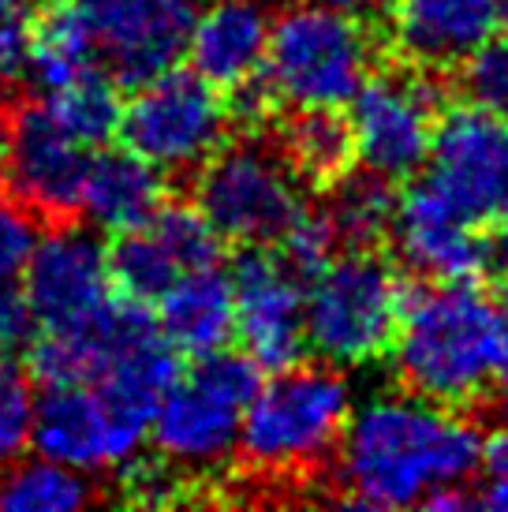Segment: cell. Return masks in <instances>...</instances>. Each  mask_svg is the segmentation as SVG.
Wrapping results in <instances>:
<instances>
[{
    "mask_svg": "<svg viewBox=\"0 0 508 512\" xmlns=\"http://www.w3.org/2000/svg\"><path fill=\"white\" fill-rule=\"evenodd\" d=\"M426 184L475 228L508 221V120L467 105L438 120L426 154Z\"/></svg>",
    "mask_w": 508,
    "mask_h": 512,
    "instance_id": "obj_11",
    "label": "cell"
},
{
    "mask_svg": "<svg viewBox=\"0 0 508 512\" xmlns=\"http://www.w3.org/2000/svg\"><path fill=\"white\" fill-rule=\"evenodd\" d=\"M352 385L329 363H292L258 382L236 453L258 475H296L337 453L352 415Z\"/></svg>",
    "mask_w": 508,
    "mask_h": 512,
    "instance_id": "obj_3",
    "label": "cell"
},
{
    "mask_svg": "<svg viewBox=\"0 0 508 512\" xmlns=\"http://www.w3.org/2000/svg\"><path fill=\"white\" fill-rule=\"evenodd\" d=\"M217 258H221V236L206 225V217L195 206H180L169 199L157 206L154 217H146L127 232H116L113 243L105 247L109 285L146 307H154L172 281H180L198 266H213Z\"/></svg>",
    "mask_w": 508,
    "mask_h": 512,
    "instance_id": "obj_12",
    "label": "cell"
},
{
    "mask_svg": "<svg viewBox=\"0 0 508 512\" xmlns=\"http://www.w3.org/2000/svg\"><path fill=\"white\" fill-rule=\"evenodd\" d=\"M475 501L494 512H508V471L505 475H490V483L482 486V494Z\"/></svg>",
    "mask_w": 508,
    "mask_h": 512,
    "instance_id": "obj_37",
    "label": "cell"
},
{
    "mask_svg": "<svg viewBox=\"0 0 508 512\" xmlns=\"http://www.w3.org/2000/svg\"><path fill=\"white\" fill-rule=\"evenodd\" d=\"M262 370L228 348L191 356L161 393L146 441L161 464L187 475H210L236 456L243 412Z\"/></svg>",
    "mask_w": 508,
    "mask_h": 512,
    "instance_id": "obj_4",
    "label": "cell"
},
{
    "mask_svg": "<svg viewBox=\"0 0 508 512\" xmlns=\"http://www.w3.org/2000/svg\"><path fill=\"white\" fill-rule=\"evenodd\" d=\"M202 0H71L94 64L120 90L176 68Z\"/></svg>",
    "mask_w": 508,
    "mask_h": 512,
    "instance_id": "obj_10",
    "label": "cell"
},
{
    "mask_svg": "<svg viewBox=\"0 0 508 512\" xmlns=\"http://www.w3.org/2000/svg\"><path fill=\"white\" fill-rule=\"evenodd\" d=\"M228 98L191 68H169L131 86L120 113V139L127 150L165 172H195L228 139Z\"/></svg>",
    "mask_w": 508,
    "mask_h": 512,
    "instance_id": "obj_8",
    "label": "cell"
},
{
    "mask_svg": "<svg viewBox=\"0 0 508 512\" xmlns=\"http://www.w3.org/2000/svg\"><path fill=\"white\" fill-rule=\"evenodd\" d=\"M157 329L180 356H206L236 337L232 277L217 262L198 266L157 296Z\"/></svg>",
    "mask_w": 508,
    "mask_h": 512,
    "instance_id": "obj_21",
    "label": "cell"
},
{
    "mask_svg": "<svg viewBox=\"0 0 508 512\" xmlns=\"http://www.w3.org/2000/svg\"><path fill=\"white\" fill-rule=\"evenodd\" d=\"M277 243H281V258L299 277H311L314 270H322L340 247L329 217L322 210H307V206L299 210L292 225L284 228V236Z\"/></svg>",
    "mask_w": 508,
    "mask_h": 512,
    "instance_id": "obj_29",
    "label": "cell"
},
{
    "mask_svg": "<svg viewBox=\"0 0 508 512\" xmlns=\"http://www.w3.org/2000/svg\"><path fill=\"white\" fill-rule=\"evenodd\" d=\"M34 8L30 0H0V90L27 83Z\"/></svg>",
    "mask_w": 508,
    "mask_h": 512,
    "instance_id": "obj_31",
    "label": "cell"
},
{
    "mask_svg": "<svg viewBox=\"0 0 508 512\" xmlns=\"http://www.w3.org/2000/svg\"><path fill=\"white\" fill-rule=\"evenodd\" d=\"M113 296L105 243L79 225H60L38 236L27 266L19 273V299L27 307L30 329L64 326L98 311Z\"/></svg>",
    "mask_w": 508,
    "mask_h": 512,
    "instance_id": "obj_15",
    "label": "cell"
},
{
    "mask_svg": "<svg viewBox=\"0 0 508 512\" xmlns=\"http://www.w3.org/2000/svg\"><path fill=\"white\" fill-rule=\"evenodd\" d=\"M8 146H12V116L0 105V184H4V165H8Z\"/></svg>",
    "mask_w": 508,
    "mask_h": 512,
    "instance_id": "obj_39",
    "label": "cell"
},
{
    "mask_svg": "<svg viewBox=\"0 0 508 512\" xmlns=\"http://www.w3.org/2000/svg\"><path fill=\"white\" fill-rule=\"evenodd\" d=\"M236 337L258 370H284L307 352L303 337V277L266 247H243L232 266Z\"/></svg>",
    "mask_w": 508,
    "mask_h": 512,
    "instance_id": "obj_14",
    "label": "cell"
},
{
    "mask_svg": "<svg viewBox=\"0 0 508 512\" xmlns=\"http://www.w3.org/2000/svg\"><path fill=\"white\" fill-rule=\"evenodd\" d=\"M169 199V180L165 172L150 165L146 157L135 150H105L90 157V169L83 180V199H79V214L101 232H127V228L142 225L146 217Z\"/></svg>",
    "mask_w": 508,
    "mask_h": 512,
    "instance_id": "obj_22",
    "label": "cell"
},
{
    "mask_svg": "<svg viewBox=\"0 0 508 512\" xmlns=\"http://www.w3.org/2000/svg\"><path fill=\"white\" fill-rule=\"evenodd\" d=\"M374 68V38L359 15L329 4H292L269 23L258 79L288 109H344Z\"/></svg>",
    "mask_w": 508,
    "mask_h": 512,
    "instance_id": "obj_5",
    "label": "cell"
},
{
    "mask_svg": "<svg viewBox=\"0 0 508 512\" xmlns=\"http://www.w3.org/2000/svg\"><path fill=\"white\" fill-rule=\"evenodd\" d=\"M42 105L71 139H79L90 150L113 143L120 131V113H124L120 86L105 72H86L57 90H45Z\"/></svg>",
    "mask_w": 508,
    "mask_h": 512,
    "instance_id": "obj_26",
    "label": "cell"
},
{
    "mask_svg": "<svg viewBox=\"0 0 508 512\" xmlns=\"http://www.w3.org/2000/svg\"><path fill=\"white\" fill-rule=\"evenodd\" d=\"M154 314L146 303L127 296H109L98 311L83 314L64 326H38L27 337V370L42 385H90L109 367L116 348L146 326Z\"/></svg>",
    "mask_w": 508,
    "mask_h": 512,
    "instance_id": "obj_17",
    "label": "cell"
},
{
    "mask_svg": "<svg viewBox=\"0 0 508 512\" xmlns=\"http://www.w3.org/2000/svg\"><path fill=\"white\" fill-rule=\"evenodd\" d=\"M486 475H505L508 471V419L494 434H486L482 438V464H479Z\"/></svg>",
    "mask_w": 508,
    "mask_h": 512,
    "instance_id": "obj_34",
    "label": "cell"
},
{
    "mask_svg": "<svg viewBox=\"0 0 508 512\" xmlns=\"http://www.w3.org/2000/svg\"><path fill=\"white\" fill-rule=\"evenodd\" d=\"M385 27L408 68L445 72L494 38L505 19L497 0H389Z\"/></svg>",
    "mask_w": 508,
    "mask_h": 512,
    "instance_id": "obj_18",
    "label": "cell"
},
{
    "mask_svg": "<svg viewBox=\"0 0 508 512\" xmlns=\"http://www.w3.org/2000/svg\"><path fill=\"white\" fill-rule=\"evenodd\" d=\"M490 385L497 389V400L505 404V419H508V314H505V326H501V341H497V356H494V374H490Z\"/></svg>",
    "mask_w": 508,
    "mask_h": 512,
    "instance_id": "obj_36",
    "label": "cell"
},
{
    "mask_svg": "<svg viewBox=\"0 0 508 512\" xmlns=\"http://www.w3.org/2000/svg\"><path fill=\"white\" fill-rule=\"evenodd\" d=\"M142 445L146 434L124 423L94 385H45L34 397L30 449L45 460L98 475L127 468Z\"/></svg>",
    "mask_w": 508,
    "mask_h": 512,
    "instance_id": "obj_13",
    "label": "cell"
},
{
    "mask_svg": "<svg viewBox=\"0 0 508 512\" xmlns=\"http://www.w3.org/2000/svg\"><path fill=\"white\" fill-rule=\"evenodd\" d=\"M329 195V206L322 214L329 217V225L337 232V240L344 247H374L378 240L389 236V225H393V210H396V195L393 184L381 180L374 172H344Z\"/></svg>",
    "mask_w": 508,
    "mask_h": 512,
    "instance_id": "obj_27",
    "label": "cell"
},
{
    "mask_svg": "<svg viewBox=\"0 0 508 512\" xmlns=\"http://www.w3.org/2000/svg\"><path fill=\"white\" fill-rule=\"evenodd\" d=\"M30 423H34L30 382L19 370L0 363V471L30 449Z\"/></svg>",
    "mask_w": 508,
    "mask_h": 512,
    "instance_id": "obj_30",
    "label": "cell"
},
{
    "mask_svg": "<svg viewBox=\"0 0 508 512\" xmlns=\"http://www.w3.org/2000/svg\"><path fill=\"white\" fill-rule=\"evenodd\" d=\"M303 285V337L329 367L389 356L408 285L370 247L333 255Z\"/></svg>",
    "mask_w": 508,
    "mask_h": 512,
    "instance_id": "obj_6",
    "label": "cell"
},
{
    "mask_svg": "<svg viewBox=\"0 0 508 512\" xmlns=\"http://www.w3.org/2000/svg\"><path fill=\"white\" fill-rule=\"evenodd\" d=\"M90 157L94 150L71 139L38 101V105L19 109V116L12 120L4 184L12 187L15 202H23L30 214L68 221L79 214Z\"/></svg>",
    "mask_w": 508,
    "mask_h": 512,
    "instance_id": "obj_16",
    "label": "cell"
},
{
    "mask_svg": "<svg viewBox=\"0 0 508 512\" xmlns=\"http://www.w3.org/2000/svg\"><path fill=\"white\" fill-rule=\"evenodd\" d=\"M86 72H101V68L94 64V53H90V42H86L71 0H45L42 12H34L27 79L42 90H57Z\"/></svg>",
    "mask_w": 508,
    "mask_h": 512,
    "instance_id": "obj_24",
    "label": "cell"
},
{
    "mask_svg": "<svg viewBox=\"0 0 508 512\" xmlns=\"http://www.w3.org/2000/svg\"><path fill=\"white\" fill-rule=\"evenodd\" d=\"M348 105L355 161L363 169L389 184H404L423 172L441 113L438 79L419 68L367 75Z\"/></svg>",
    "mask_w": 508,
    "mask_h": 512,
    "instance_id": "obj_9",
    "label": "cell"
},
{
    "mask_svg": "<svg viewBox=\"0 0 508 512\" xmlns=\"http://www.w3.org/2000/svg\"><path fill=\"white\" fill-rule=\"evenodd\" d=\"M505 311L471 281L408 292L393 337V363L408 393L456 408L482 397L494 374Z\"/></svg>",
    "mask_w": 508,
    "mask_h": 512,
    "instance_id": "obj_2",
    "label": "cell"
},
{
    "mask_svg": "<svg viewBox=\"0 0 508 512\" xmlns=\"http://www.w3.org/2000/svg\"><path fill=\"white\" fill-rule=\"evenodd\" d=\"M281 154L303 184H337L355 165L348 116H340V109H296L281 135Z\"/></svg>",
    "mask_w": 508,
    "mask_h": 512,
    "instance_id": "obj_23",
    "label": "cell"
},
{
    "mask_svg": "<svg viewBox=\"0 0 508 512\" xmlns=\"http://www.w3.org/2000/svg\"><path fill=\"white\" fill-rule=\"evenodd\" d=\"M482 464V434L464 415L415 393H381L352 408L337 445V486L359 509H423L467 486Z\"/></svg>",
    "mask_w": 508,
    "mask_h": 512,
    "instance_id": "obj_1",
    "label": "cell"
},
{
    "mask_svg": "<svg viewBox=\"0 0 508 512\" xmlns=\"http://www.w3.org/2000/svg\"><path fill=\"white\" fill-rule=\"evenodd\" d=\"M501 311L508 314V273H501Z\"/></svg>",
    "mask_w": 508,
    "mask_h": 512,
    "instance_id": "obj_40",
    "label": "cell"
},
{
    "mask_svg": "<svg viewBox=\"0 0 508 512\" xmlns=\"http://www.w3.org/2000/svg\"><path fill=\"white\" fill-rule=\"evenodd\" d=\"M266 0H210L198 4L195 27L187 38L191 72H198L217 90H236L262 72L269 45Z\"/></svg>",
    "mask_w": 508,
    "mask_h": 512,
    "instance_id": "obj_20",
    "label": "cell"
},
{
    "mask_svg": "<svg viewBox=\"0 0 508 512\" xmlns=\"http://www.w3.org/2000/svg\"><path fill=\"white\" fill-rule=\"evenodd\" d=\"M482 270L490 273H508V221L490 228V236L482 240Z\"/></svg>",
    "mask_w": 508,
    "mask_h": 512,
    "instance_id": "obj_35",
    "label": "cell"
},
{
    "mask_svg": "<svg viewBox=\"0 0 508 512\" xmlns=\"http://www.w3.org/2000/svg\"><path fill=\"white\" fill-rule=\"evenodd\" d=\"M389 236L400 262L426 281H471L482 270L475 225L426 180L396 202Z\"/></svg>",
    "mask_w": 508,
    "mask_h": 512,
    "instance_id": "obj_19",
    "label": "cell"
},
{
    "mask_svg": "<svg viewBox=\"0 0 508 512\" xmlns=\"http://www.w3.org/2000/svg\"><path fill=\"white\" fill-rule=\"evenodd\" d=\"M299 176L281 150L262 143L217 146L195 180V210L221 236V243L266 247L284 236V228L303 210Z\"/></svg>",
    "mask_w": 508,
    "mask_h": 512,
    "instance_id": "obj_7",
    "label": "cell"
},
{
    "mask_svg": "<svg viewBox=\"0 0 508 512\" xmlns=\"http://www.w3.org/2000/svg\"><path fill=\"white\" fill-rule=\"evenodd\" d=\"M460 90L475 109L508 120V34L497 30L460 64Z\"/></svg>",
    "mask_w": 508,
    "mask_h": 512,
    "instance_id": "obj_28",
    "label": "cell"
},
{
    "mask_svg": "<svg viewBox=\"0 0 508 512\" xmlns=\"http://www.w3.org/2000/svg\"><path fill=\"white\" fill-rule=\"evenodd\" d=\"M318 4H329V8L348 12V15H363V12H374V8L385 4V0H318Z\"/></svg>",
    "mask_w": 508,
    "mask_h": 512,
    "instance_id": "obj_38",
    "label": "cell"
},
{
    "mask_svg": "<svg viewBox=\"0 0 508 512\" xmlns=\"http://www.w3.org/2000/svg\"><path fill=\"white\" fill-rule=\"evenodd\" d=\"M38 243V221L23 202L0 199V288H12Z\"/></svg>",
    "mask_w": 508,
    "mask_h": 512,
    "instance_id": "obj_32",
    "label": "cell"
},
{
    "mask_svg": "<svg viewBox=\"0 0 508 512\" xmlns=\"http://www.w3.org/2000/svg\"><path fill=\"white\" fill-rule=\"evenodd\" d=\"M98 498L94 475L57 460H15L0 471V509L4 512H71Z\"/></svg>",
    "mask_w": 508,
    "mask_h": 512,
    "instance_id": "obj_25",
    "label": "cell"
},
{
    "mask_svg": "<svg viewBox=\"0 0 508 512\" xmlns=\"http://www.w3.org/2000/svg\"><path fill=\"white\" fill-rule=\"evenodd\" d=\"M27 337H30V318L23 299L12 288H0V363L12 352V344L27 341Z\"/></svg>",
    "mask_w": 508,
    "mask_h": 512,
    "instance_id": "obj_33",
    "label": "cell"
}]
</instances>
